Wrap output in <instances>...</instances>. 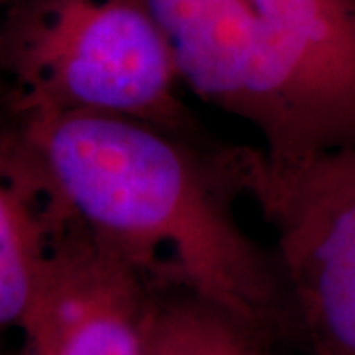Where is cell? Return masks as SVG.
<instances>
[{"instance_id":"obj_6","label":"cell","mask_w":355,"mask_h":355,"mask_svg":"<svg viewBox=\"0 0 355 355\" xmlns=\"http://www.w3.org/2000/svg\"><path fill=\"white\" fill-rule=\"evenodd\" d=\"M60 211L14 139H0V334L20 330L40 292Z\"/></svg>"},{"instance_id":"obj_2","label":"cell","mask_w":355,"mask_h":355,"mask_svg":"<svg viewBox=\"0 0 355 355\" xmlns=\"http://www.w3.org/2000/svg\"><path fill=\"white\" fill-rule=\"evenodd\" d=\"M184 87L270 158L355 153V0H148Z\"/></svg>"},{"instance_id":"obj_5","label":"cell","mask_w":355,"mask_h":355,"mask_svg":"<svg viewBox=\"0 0 355 355\" xmlns=\"http://www.w3.org/2000/svg\"><path fill=\"white\" fill-rule=\"evenodd\" d=\"M164 286L62 214L18 355H144Z\"/></svg>"},{"instance_id":"obj_8","label":"cell","mask_w":355,"mask_h":355,"mask_svg":"<svg viewBox=\"0 0 355 355\" xmlns=\"http://www.w3.org/2000/svg\"><path fill=\"white\" fill-rule=\"evenodd\" d=\"M196 300L202 355H275V345L261 336L200 298Z\"/></svg>"},{"instance_id":"obj_1","label":"cell","mask_w":355,"mask_h":355,"mask_svg":"<svg viewBox=\"0 0 355 355\" xmlns=\"http://www.w3.org/2000/svg\"><path fill=\"white\" fill-rule=\"evenodd\" d=\"M14 113V139L64 216L270 345L298 347L279 261L241 225L219 146L113 114Z\"/></svg>"},{"instance_id":"obj_3","label":"cell","mask_w":355,"mask_h":355,"mask_svg":"<svg viewBox=\"0 0 355 355\" xmlns=\"http://www.w3.org/2000/svg\"><path fill=\"white\" fill-rule=\"evenodd\" d=\"M0 67L14 111L113 114L211 144L148 0H22L0 26Z\"/></svg>"},{"instance_id":"obj_4","label":"cell","mask_w":355,"mask_h":355,"mask_svg":"<svg viewBox=\"0 0 355 355\" xmlns=\"http://www.w3.org/2000/svg\"><path fill=\"white\" fill-rule=\"evenodd\" d=\"M221 162L272 233L308 355H355V153L296 162L221 146Z\"/></svg>"},{"instance_id":"obj_7","label":"cell","mask_w":355,"mask_h":355,"mask_svg":"<svg viewBox=\"0 0 355 355\" xmlns=\"http://www.w3.org/2000/svg\"><path fill=\"white\" fill-rule=\"evenodd\" d=\"M144 355H202L196 296L164 286Z\"/></svg>"}]
</instances>
